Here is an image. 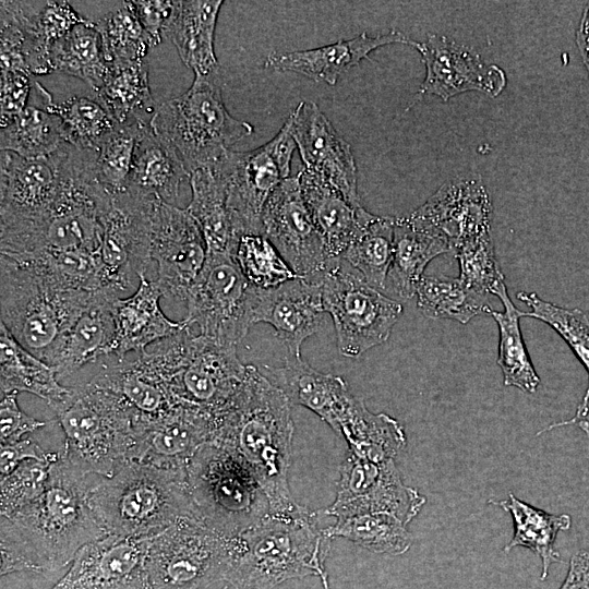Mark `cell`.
I'll return each instance as SVG.
<instances>
[{"instance_id": "cell-3", "label": "cell", "mask_w": 589, "mask_h": 589, "mask_svg": "<svg viewBox=\"0 0 589 589\" xmlns=\"http://www.w3.org/2000/svg\"><path fill=\"white\" fill-rule=\"evenodd\" d=\"M332 539L316 512H269L229 541L223 580L235 589H274L290 579L320 576Z\"/></svg>"}, {"instance_id": "cell-17", "label": "cell", "mask_w": 589, "mask_h": 589, "mask_svg": "<svg viewBox=\"0 0 589 589\" xmlns=\"http://www.w3.org/2000/svg\"><path fill=\"white\" fill-rule=\"evenodd\" d=\"M154 197L128 189L111 194L103 217L99 256L107 288L117 294L131 287L134 276H145L151 266V213Z\"/></svg>"}, {"instance_id": "cell-35", "label": "cell", "mask_w": 589, "mask_h": 589, "mask_svg": "<svg viewBox=\"0 0 589 589\" xmlns=\"http://www.w3.org/2000/svg\"><path fill=\"white\" fill-rule=\"evenodd\" d=\"M190 178L175 147L149 122L142 127L129 183L125 189L172 204L181 183Z\"/></svg>"}, {"instance_id": "cell-13", "label": "cell", "mask_w": 589, "mask_h": 589, "mask_svg": "<svg viewBox=\"0 0 589 589\" xmlns=\"http://www.w3.org/2000/svg\"><path fill=\"white\" fill-rule=\"evenodd\" d=\"M255 292L231 255L207 254L188 292L184 321L200 335L237 347L253 325Z\"/></svg>"}, {"instance_id": "cell-25", "label": "cell", "mask_w": 589, "mask_h": 589, "mask_svg": "<svg viewBox=\"0 0 589 589\" xmlns=\"http://www.w3.org/2000/svg\"><path fill=\"white\" fill-rule=\"evenodd\" d=\"M410 216L442 233L453 252L462 242L491 232L492 203L481 176L468 172L442 184Z\"/></svg>"}, {"instance_id": "cell-41", "label": "cell", "mask_w": 589, "mask_h": 589, "mask_svg": "<svg viewBox=\"0 0 589 589\" xmlns=\"http://www.w3.org/2000/svg\"><path fill=\"white\" fill-rule=\"evenodd\" d=\"M52 71L75 76L97 92L109 72L99 32L95 24L85 21L56 40L50 48Z\"/></svg>"}, {"instance_id": "cell-19", "label": "cell", "mask_w": 589, "mask_h": 589, "mask_svg": "<svg viewBox=\"0 0 589 589\" xmlns=\"http://www.w3.org/2000/svg\"><path fill=\"white\" fill-rule=\"evenodd\" d=\"M151 251L163 296L185 302L207 256L200 226L187 208L155 200L151 213Z\"/></svg>"}, {"instance_id": "cell-22", "label": "cell", "mask_w": 589, "mask_h": 589, "mask_svg": "<svg viewBox=\"0 0 589 589\" xmlns=\"http://www.w3.org/2000/svg\"><path fill=\"white\" fill-rule=\"evenodd\" d=\"M413 47L425 65V77L416 96L418 100L435 95L447 101L470 91L496 97L506 86V75L500 67L486 64L473 48L446 36L428 34L426 41H416Z\"/></svg>"}, {"instance_id": "cell-4", "label": "cell", "mask_w": 589, "mask_h": 589, "mask_svg": "<svg viewBox=\"0 0 589 589\" xmlns=\"http://www.w3.org/2000/svg\"><path fill=\"white\" fill-rule=\"evenodd\" d=\"M88 503L107 533L122 538L155 537L181 519L200 518L187 474L136 460L89 488Z\"/></svg>"}, {"instance_id": "cell-33", "label": "cell", "mask_w": 589, "mask_h": 589, "mask_svg": "<svg viewBox=\"0 0 589 589\" xmlns=\"http://www.w3.org/2000/svg\"><path fill=\"white\" fill-rule=\"evenodd\" d=\"M53 104L51 94L35 80L25 108L1 128V152L35 158L48 156L68 143L62 121L52 111Z\"/></svg>"}, {"instance_id": "cell-32", "label": "cell", "mask_w": 589, "mask_h": 589, "mask_svg": "<svg viewBox=\"0 0 589 589\" xmlns=\"http://www.w3.org/2000/svg\"><path fill=\"white\" fill-rule=\"evenodd\" d=\"M447 252L450 245L437 230L410 215L395 217L393 256L386 279L390 290L401 299L412 298L426 265Z\"/></svg>"}, {"instance_id": "cell-36", "label": "cell", "mask_w": 589, "mask_h": 589, "mask_svg": "<svg viewBox=\"0 0 589 589\" xmlns=\"http://www.w3.org/2000/svg\"><path fill=\"white\" fill-rule=\"evenodd\" d=\"M1 395L26 392L53 407L64 399L70 387L62 386L56 370L22 347L0 322Z\"/></svg>"}, {"instance_id": "cell-46", "label": "cell", "mask_w": 589, "mask_h": 589, "mask_svg": "<svg viewBox=\"0 0 589 589\" xmlns=\"http://www.w3.org/2000/svg\"><path fill=\"white\" fill-rule=\"evenodd\" d=\"M94 24L109 67L145 59L149 46L130 1L121 2Z\"/></svg>"}, {"instance_id": "cell-27", "label": "cell", "mask_w": 589, "mask_h": 589, "mask_svg": "<svg viewBox=\"0 0 589 589\" xmlns=\"http://www.w3.org/2000/svg\"><path fill=\"white\" fill-rule=\"evenodd\" d=\"M406 44L413 47L414 40L397 29L369 36L362 33L351 39L314 49L273 52L267 56L265 67L279 72L302 74L314 82L335 85L338 77L378 47L389 44Z\"/></svg>"}, {"instance_id": "cell-15", "label": "cell", "mask_w": 589, "mask_h": 589, "mask_svg": "<svg viewBox=\"0 0 589 589\" xmlns=\"http://www.w3.org/2000/svg\"><path fill=\"white\" fill-rule=\"evenodd\" d=\"M236 348L192 333L170 376L169 388L175 399L218 419L242 388L248 374V365L241 363Z\"/></svg>"}, {"instance_id": "cell-38", "label": "cell", "mask_w": 589, "mask_h": 589, "mask_svg": "<svg viewBox=\"0 0 589 589\" xmlns=\"http://www.w3.org/2000/svg\"><path fill=\"white\" fill-rule=\"evenodd\" d=\"M516 298L525 302L530 311L526 317L537 318L551 326L569 346L588 374V386L569 420L555 422L541 430L537 435L555 428L576 424L589 435V317L580 309H566L539 298L536 292L519 291Z\"/></svg>"}, {"instance_id": "cell-54", "label": "cell", "mask_w": 589, "mask_h": 589, "mask_svg": "<svg viewBox=\"0 0 589 589\" xmlns=\"http://www.w3.org/2000/svg\"><path fill=\"white\" fill-rule=\"evenodd\" d=\"M134 13L145 33L149 48L159 45L175 8V1L133 0Z\"/></svg>"}, {"instance_id": "cell-31", "label": "cell", "mask_w": 589, "mask_h": 589, "mask_svg": "<svg viewBox=\"0 0 589 589\" xmlns=\"http://www.w3.org/2000/svg\"><path fill=\"white\" fill-rule=\"evenodd\" d=\"M89 381L120 397L139 417L137 424L157 420L180 405L144 352L118 360Z\"/></svg>"}, {"instance_id": "cell-20", "label": "cell", "mask_w": 589, "mask_h": 589, "mask_svg": "<svg viewBox=\"0 0 589 589\" xmlns=\"http://www.w3.org/2000/svg\"><path fill=\"white\" fill-rule=\"evenodd\" d=\"M264 375L286 395L291 406L313 411L345 440L368 410L342 377L320 372L301 357L288 353L283 366L264 365Z\"/></svg>"}, {"instance_id": "cell-16", "label": "cell", "mask_w": 589, "mask_h": 589, "mask_svg": "<svg viewBox=\"0 0 589 589\" xmlns=\"http://www.w3.org/2000/svg\"><path fill=\"white\" fill-rule=\"evenodd\" d=\"M425 501L416 489L402 482L394 460L372 461L348 452L339 467L335 501L316 513L324 518L388 513L407 526Z\"/></svg>"}, {"instance_id": "cell-21", "label": "cell", "mask_w": 589, "mask_h": 589, "mask_svg": "<svg viewBox=\"0 0 589 589\" xmlns=\"http://www.w3.org/2000/svg\"><path fill=\"white\" fill-rule=\"evenodd\" d=\"M154 537L107 534L82 546L50 589H147L146 561Z\"/></svg>"}, {"instance_id": "cell-52", "label": "cell", "mask_w": 589, "mask_h": 589, "mask_svg": "<svg viewBox=\"0 0 589 589\" xmlns=\"http://www.w3.org/2000/svg\"><path fill=\"white\" fill-rule=\"evenodd\" d=\"M34 81V75L25 71L1 72V128L25 108Z\"/></svg>"}, {"instance_id": "cell-59", "label": "cell", "mask_w": 589, "mask_h": 589, "mask_svg": "<svg viewBox=\"0 0 589 589\" xmlns=\"http://www.w3.org/2000/svg\"><path fill=\"white\" fill-rule=\"evenodd\" d=\"M585 14L589 17V5L587 7Z\"/></svg>"}, {"instance_id": "cell-30", "label": "cell", "mask_w": 589, "mask_h": 589, "mask_svg": "<svg viewBox=\"0 0 589 589\" xmlns=\"http://www.w3.org/2000/svg\"><path fill=\"white\" fill-rule=\"evenodd\" d=\"M116 294L94 292L88 306L75 320L58 345L50 362L58 377H68L83 365L110 354L116 337Z\"/></svg>"}, {"instance_id": "cell-28", "label": "cell", "mask_w": 589, "mask_h": 589, "mask_svg": "<svg viewBox=\"0 0 589 589\" xmlns=\"http://www.w3.org/2000/svg\"><path fill=\"white\" fill-rule=\"evenodd\" d=\"M136 291L124 299L117 298L113 303L116 337L111 353L118 360L129 352H144L151 344L172 337L189 326L183 320L175 322L163 312L159 300L163 292L156 280L141 276Z\"/></svg>"}, {"instance_id": "cell-9", "label": "cell", "mask_w": 589, "mask_h": 589, "mask_svg": "<svg viewBox=\"0 0 589 589\" xmlns=\"http://www.w3.org/2000/svg\"><path fill=\"white\" fill-rule=\"evenodd\" d=\"M187 484L201 520L227 538L239 536L271 512L247 465L214 442L204 444L190 460Z\"/></svg>"}, {"instance_id": "cell-18", "label": "cell", "mask_w": 589, "mask_h": 589, "mask_svg": "<svg viewBox=\"0 0 589 589\" xmlns=\"http://www.w3.org/2000/svg\"><path fill=\"white\" fill-rule=\"evenodd\" d=\"M262 225L263 235L294 273L309 281L320 283L334 262L327 256L297 176L284 180L271 194L263 209Z\"/></svg>"}, {"instance_id": "cell-51", "label": "cell", "mask_w": 589, "mask_h": 589, "mask_svg": "<svg viewBox=\"0 0 589 589\" xmlns=\"http://www.w3.org/2000/svg\"><path fill=\"white\" fill-rule=\"evenodd\" d=\"M53 462L52 460L26 459L11 473L1 478V517L14 515L44 493Z\"/></svg>"}, {"instance_id": "cell-1", "label": "cell", "mask_w": 589, "mask_h": 589, "mask_svg": "<svg viewBox=\"0 0 589 589\" xmlns=\"http://www.w3.org/2000/svg\"><path fill=\"white\" fill-rule=\"evenodd\" d=\"M86 474L60 453L44 493L10 517H1V576L56 572L85 544L107 531L88 503Z\"/></svg>"}, {"instance_id": "cell-12", "label": "cell", "mask_w": 589, "mask_h": 589, "mask_svg": "<svg viewBox=\"0 0 589 589\" xmlns=\"http://www.w3.org/2000/svg\"><path fill=\"white\" fill-rule=\"evenodd\" d=\"M230 539L196 517L168 527L151 542L147 589H206L223 580Z\"/></svg>"}, {"instance_id": "cell-45", "label": "cell", "mask_w": 589, "mask_h": 589, "mask_svg": "<svg viewBox=\"0 0 589 589\" xmlns=\"http://www.w3.org/2000/svg\"><path fill=\"white\" fill-rule=\"evenodd\" d=\"M394 220L395 217L375 216L340 257L377 290L386 287L393 256Z\"/></svg>"}, {"instance_id": "cell-23", "label": "cell", "mask_w": 589, "mask_h": 589, "mask_svg": "<svg viewBox=\"0 0 589 589\" xmlns=\"http://www.w3.org/2000/svg\"><path fill=\"white\" fill-rule=\"evenodd\" d=\"M289 119L304 169L324 178L351 205L360 207L357 167L348 142L313 101H300Z\"/></svg>"}, {"instance_id": "cell-47", "label": "cell", "mask_w": 589, "mask_h": 589, "mask_svg": "<svg viewBox=\"0 0 589 589\" xmlns=\"http://www.w3.org/2000/svg\"><path fill=\"white\" fill-rule=\"evenodd\" d=\"M52 111L62 121L67 142L80 149L98 151L103 141L119 125L98 98L71 97L55 103Z\"/></svg>"}, {"instance_id": "cell-40", "label": "cell", "mask_w": 589, "mask_h": 589, "mask_svg": "<svg viewBox=\"0 0 589 589\" xmlns=\"http://www.w3.org/2000/svg\"><path fill=\"white\" fill-rule=\"evenodd\" d=\"M95 94L118 124L149 122L146 117H153L157 108L145 59L109 67L104 84Z\"/></svg>"}, {"instance_id": "cell-8", "label": "cell", "mask_w": 589, "mask_h": 589, "mask_svg": "<svg viewBox=\"0 0 589 589\" xmlns=\"http://www.w3.org/2000/svg\"><path fill=\"white\" fill-rule=\"evenodd\" d=\"M153 130L177 151L188 172L213 168L230 148L253 133V125L227 110L219 70L196 74L191 87L157 106Z\"/></svg>"}, {"instance_id": "cell-29", "label": "cell", "mask_w": 589, "mask_h": 589, "mask_svg": "<svg viewBox=\"0 0 589 589\" xmlns=\"http://www.w3.org/2000/svg\"><path fill=\"white\" fill-rule=\"evenodd\" d=\"M297 177L329 261H339L376 215L351 205L329 182L312 171L303 168Z\"/></svg>"}, {"instance_id": "cell-37", "label": "cell", "mask_w": 589, "mask_h": 589, "mask_svg": "<svg viewBox=\"0 0 589 589\" xmlns=\"http://www.w3.org/2000/svg\"><path fill=\"white\" fill-rule=\"evenodd\" d=\"M189 180L192 199L187 209L200 226L207 254L232 256L238 237L227 208L225 180L214 168L197 169Z\"/></svg>"}, {"instance_id": "cell-10", "label": "cell", "mask_w": 589, "mask_h": 589, "mask_svg": "<svg viewBox=\"0 0 589 589\" xmlns=\"http://www.w3.org/2000/svg\"><path fill=\"white\" fill-rule=\"evenodd\" d=\"M342 266L341 260L333 263L320 285L325 311L335 325L339 352L358 359L388 339L402 314V305Z\"/></svg>"}, {"instance_id": "cell-6", "label": "cell", "mask_w": 589, "mask_h": 589, "mask_svg": "<svg viewBox=\"0 0 589 589\" xmlns=\"http://www.w3.org/2000/svg\"><path fill=\"white\" fill-rule=\"evenodd\" d=\"M93 294L62 286L32 262L0 254L1 323L46 363Z\"/></svg>"}, {"instance_id": "cell-49", "label": "cell", "mask_w": 589, "mask_h": 589, "mask_svg": "<svg viewBox=\"0 0 589 589\" xmlns=\"http://www.w3.org/2000/svg\"><path fill=\"white\" fill-rule=\"evenodd\" d=\"M145 121L119 124L97 151L96 173L111 194L125 190L133 167L135 147Z\"/></svg>"}, {"instance_id": "cell-55", "label": "cell", "mask_w": 589, "mask_h": 589, "mask_svg": "<svg viewBox=\"0 0 589 589\" xmlns=\"http://www.w3.org/2000/svg\"><path fill=\"white\" fill-rule=\"evenodd\" d=\"M60 453L45 450L31 438L0 445V478L11 473L23 460L38 459L56 461Z\"/></svg>"}, {"instance_id": "cell-53", "label": "cell", "mask_w": 589, "mask_h": 589, "mask_svg": "<svg viewBox=\"0 0 589 589\" xmlns=\"http://www.w3.org/2000/svg\"><path fill=\"white\" fill-rule=\"evenodd\" d=\"M17 393L1 395L0 402V443L1 445L19 442L23 435L45 426V422L26 414L17 404Z\"/></svg>"}, {"instance_id": "cell-44", "label": "cell", "mask_w": 589, "mask_h": 589, "mask_svg": "<svg viewBox=\"0 0 589 589\" xmlns=\"http://www.w3.org/2000/svg\"><path fill=\"white\" fill-rule=\"evenodd\" d=\"M416 294L419 310L432 320L447 318L466 324L472 317L492 311L488 296L467 287L459 278L423 275Z\"/></svg>"}, {"instance_id": "cell-24", "label": "cell", "mask_w": 589, "mask_h": 589, "mask_svg": "<svg viewBox=\"0 0 589 589\" xmlns=\"http://www.w3.org/2000/svg\"><path fill=\"white\" fill-rule=\"evenodd\" d=\"M217 418L200 408L179 405L161 418L136 428L133 460L187 474L195 453L212 442Z\"/></svg>"}, {"instance_id": "cell-43", "label": "cell", "mask_w": 589, "mask_h": 589, "mask_svg": "<svg viewBox=\"0 0 589 589\" xmlns=\"http://www.w3.org/2000/svg\"><path fill=\"white\" fill-rule=\"evenodd\" d=\"M504 305V312L492 310L490 314L498 326L497 364L503 373L504 386H515L527 393H534L540 384L532 361L527 351L519 321L526 312L519 311L508 297L506 286L496 294Z\"/></svg>"}, {"instance_id": "cell-58", "label": "cell", "mask_w": 589, "mask_h": 589, "mask_svg": "<svg viewBox=\"0 0 589 589\" xmlns=\"http://www.w3.org/2000/svg\"><path fill=\"white\" fill-rule=\"evenodd\" d=\"M318 577L321 578L323 589H330L328 575L326 573V569Z\"/></svg>"}, {"instance_id": "cell-57", "label": "cell", "mask_w": 589, "mask_h": 589, "mask_svg": "<svg viewBox=\"0 0 589 589\" xmlns=\"http://www.w3.org/2000/svg\"><path fill=\"white\" fill-rule=\"evenodd\" d=\"M577 43L582 55L584 62L589 72V33L579 28L577 34Z\"/></svg>"}, {"instance_id": "cell-50", "label": "cell", "mask_w": 589, "mask_h": 589, "mask_svg": "<svg viewBox=\"0 0 589 589\" xmlns=\"http://www.w3.org/2000/svg\"><path fill=\"white\" fill-rule=\"evenodd\" d=\"M459 263V279L482 294H497L505 286L491 232L462 242L453 251Z\"/></svg>"}, {"instance_id": "cell-11", "label": "cell", "mask_w": 589, "mask_h": 589, "mask_svg": "<svg viewBox=\"0 0 589 589\" xmlns=\"http://www.w3.org/2000/svg\"><path fill=\"white\" fill-rule=\"evenodd\" d=\"M296 142L289 117L264 145L227 154L213 167L225 180L227 208L237 237L263 235L262 214L274 190L290 173Z\"/></svg>"}, {"instance_id": "cell-39", "label": "cell", "mask_w": 589, "mask_h": 589, "mask_svg": "<svg viewBox=\"0 0 589 589\" xmlns=\"http://www.w3.org/2000/svg\"><path fill=\"white\" fill-rule=\"evenodd\" d=\"M489 504L501 507L513 518L514 536L504 546V552L508 553L516 546H524L534 552L541 558L540 579L544 580L550 566L562 562L560 553L555 550V540L560 531L570 528V516L546 513L520 501L513 493H509L506 500L497 502L490 500Z\"/></svg>"}, {"instance_id": "cell-14", "label": "cell", "mask_w": 589, "mask_h": 589, "mask_svg": "<svg viewBox=\"0 0 589 589\" xmlns=\"http://www.w3.org/2000/svg\"><path fill=\"white\" fill-rule=\"evenodd\" d=\"M82 154L70 143L35 158L1 152L0 220L32 218L50 209L72 181Z\"/></svg>"}, {"instance_id": "cell-7", "label": "cell", "mask_w": 589, "mask_h": 589, "mask_svg": "<svg viewBox=\"0 0 589 589\" xmlns=\"http://www.w3.org/2000/svg\"><path fill=\"white\" fill-rule=\"evenodd\" d=\"M51 409L65 435L60 453L86 476L109 478L133 461L139 417L113 393L88 381Z\"/></svg>"}, {"instance_id": "cell-42", "label": "cell", "mask_w": 589, "mask_h": 589, "mask_svg": "<svg viewBox=\"0 0 589 589\" xmlns=\"http://www.w3.org/2000/svg\"><path fill=\"white\" fill-rule=\"evenodd\" d=\"M323 527L329 538H344L377 554L401 555L411 545L406 525L388 513H360L333 518Z\"/></svg>"}, {"instance_id": "cell-2", "label": "cell", "mask_w": 589, "mask_h": 589, "mask_svg": "<svg viewBox=\"0 0 589 589\" xmlns=\"http://www.w3.org/2000/svg\"><path fill=\"white\" fill-rule=\"evenodd\" d=\"M294 425L286 395L254 365L219 417L213 442L238 456L265 492L271 512L288 513L302 505L291 495L288 472Z\"/></svg>"}, {"instance_id": "cell-48", "label": "cell", "mask_w": 589, "mask_h": 589, "mask_svg": "<svg viewBox=\"0 0 589 589\" xmlns=\"http://www.w3.org/2000/svg\"><path fill=\"white\" fill-rule=\"evenodd\" d=\"M232 259L248 281L260 289L275 288L301 278L264 235L238 237Z\"/></svg>"}, {"instance_id": "cell-34", "label": "cell", "mask_w": 589, "mask_h": 589, "mask_svg": "<svg viewBox=\"0 0 589 589\" xmlns=\"http://www.w3.org/2000/svg\"><path fill=\"white\" fill-rule=\"evenodd\" d=\"M221 5V0L175 1L165 38L172 41L182 62L195 75L219 70L214 38Z\"/></svg>"}, {"instance_id": "cell-5", "label": "cell", "mask_w": 589, "mask_h": 589, "mask_svg": "<svg viewBox=\"0 0 589 589\" xmlns=\"http://www.w3.org/2000/svg\"><path fill=\"white\" fill-rule=\"evenodd\" d=\"M96 157L97 152L85 151L69 187L46 213L0 220V254L25 259L44 251H99L111 193L97 178Z\"/></svg>"}, {"instance_id": "cell-26", "label": "cell", "mask_w": 589, "mask_h": 589, "mask_svg": "<svg viewBox=\"0 0 589 589\" xmlns=\"http://www.w3.org/2000/svg\"><path fill=\"white\" fill-rule=\"evenodd\" d=\"M326 313L320 283L297 278L271 289L256 288L253 324L272 325L288 353L300 357L303 341L317 333Z\"/></svg>"}, {"instance_id": "cell-56", "label": "cell", "mask_w": 589, "mask_h": 589, "mask_svg": "<svg viewBox=\"0 0 589 589\" xmlns=\"http://www.w3.org/2000/svg\"><path fill=\"white\" fill-rule=\"evenodd\" d=\"M558 589H589V552L573 554L565 580Z\"/></svg>"}]
</instances>
